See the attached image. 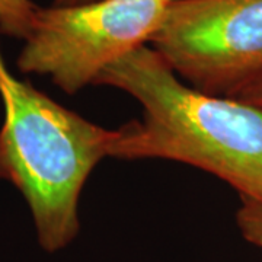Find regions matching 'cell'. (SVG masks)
Instances as JSON below:
<instances>
[{
    "label": "cell",
    "instance_id": "6da1fadb",
    "mask_svg": "<svg viewBox=\"0 0 262 262\" xmlns=\"http://www.w3.org/2000/svg\"><path fill=\"white\" fill-rule=\"evenodd\" d=\"M133 96L140 121L117 128L111 158L185 163L225 181L242 201L262 200V113L234 98L185 84L153 47L143 46L99 76Z\"/></svg>",
    "mask_w": 262,
    "mask_h": 262
},
{
    "label": "cell",
    "instance_id": "7a4b0ae2",
    "mask_svg": "<svg viewBox=\"0 0 262 262\" xmlns=\"http://www.w3.org/2000/svg\"><path fill=\"white\" fill-rule=\"evenodd\" d=\"M0 178L25 198L39 246L67 248L80 230L79 201L96 165L111 158L117 130L103 128L13 75L0 48Z\"/></svg>",
    "mask_w": 262,
    "mask_h": 262
},
{
    "label": "cell",
    "instance_id": "3957f363",
    "mask_svg": "<svg viewBox=\"0 0 262 262\" xmlns=\"http://www.w3.org/2000/svg\"><path fill=\"white\" fill-rule=\"evenodd\" d=\"M170 0H94L38 6L16 66L75 95L115 61L150 44Z\"/></svg>",
    "mask_w": 262,
    "mask_h": 262
},
{
    "label": "cell",
    "instance_id": "277c9868",
    "mask_svg": "<svg viewBox=\"0 0 262 262\" xmlns=\"http://www.w3.org/2000/svg\"><path fill=\"white\" fill-rule=\"evenodd\" d=\"M149 46L192 88L232 98L262 76V0L170 2Z\"/></svg>",
    "mask_w": 262,
    "mask_h": 262
},
{
    "label": "cell",
    "instance_id": "5b68a950",
    "mask_svg": "<svg viewBox=\"0 0 262 262\" xmlns=\"http://www.w3.org/2000/svg\"><path fill=\"white\" fill-rule=\"evenodd\" d=\"M38 6L32 0H0V34L25 39Z\"/></svg>",
    "mask_w": 262,
    "mask_h": 262
},
{
    "label": "cell",
    "instance_id": "8992f818",
    "mask_svg": "<svg viewBox=\"0 0 262 262\" xmlns=\"http://www.w3.org/2000/svg\"><path fill=\"white\" fill-rule=\"evenodd\" d=\"M236 222L239 230L249 244L262 248V200L242 201Z\"/></svg>",
    "mask_w": 262,
    "mask_h": 262
},
{
    "label": "cell",
    "instance_id": "52a82bcc",
    "mask_svg": "<svg viewBox=\"0 0 262 262\" xmlns=\"http://www.w3.org/2000/svg\"><path fill=\"white\" fill-rule=\"evenodd\" d=\"M237 101L249 103L255 108H258L262 113V76L253 80L249 84H246L244 89H241L237 94L232 96Z\"/></svg>",
    "mask_w": 262,
    "mask_h": 262
},
{
    "label": "cell",
    "instance_id": "ba28073f",
    "mask_svg": "<svg viewBox=\"0 0 262 262\" xmlns=\"http://www.w3.org/2000/svg\"><path fill=\"white\" fill-rule=\"evenodd\" d=\"M94 0H54L53 5H79V3H88Z\"/></svg>",
    "mask_w": 262,
    "mask_h": 262
},
{
    "label": "cell",
    "instance_id": "9c48e42d",
    "mask_svg": "<svg viewBox=\"0 0 262 262\" xmlns=\"http://www.w3.org/2000/svg\"><path fill=\"white\" fill-rule=\"evenodd\" d=\"M170 2H177V0H170Z\"/></svg>",
    "mask_w": 262,
    "mask_h": 262
}]
</instances>
